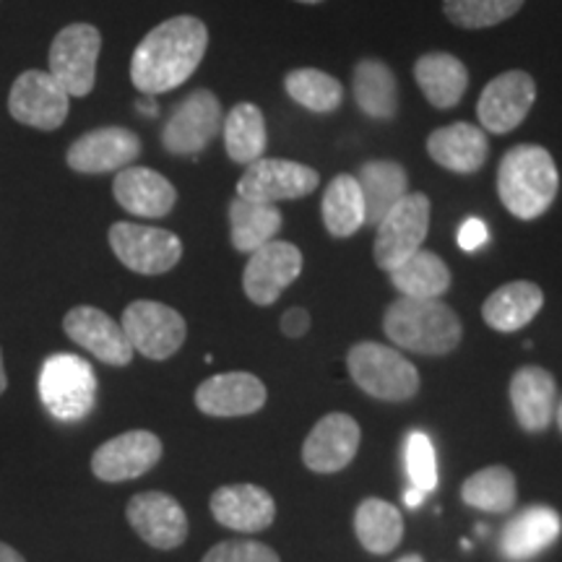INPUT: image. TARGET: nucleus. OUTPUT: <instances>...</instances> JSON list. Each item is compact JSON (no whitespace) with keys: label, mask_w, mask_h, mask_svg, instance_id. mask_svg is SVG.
Instances as JSON below:
<instances>
[{"label":"nucleus","mask_w":562,"mask_h":562,"mask_svg":"<svg viewBox=\"0 0 562 562\" xmlns=\"http://www.w3.org/2000/svg\"><path fill=\"white\" fill-rule=\"evenodd\" d=\"M209 30L195 16H172L138 42L131 58V81L140 94L157 97L186 83L199 70Z\"/></svg>","instance_id":"obj_1"},{"label":"nucleus","mask_w":562,"mask_h":562,"mask_svg":"<svg viewBox=\"0 0 562 562\" xmlns=\"http://www.w3.org/2000/svg\"><path fill=\"white\" fill-rule=\"evenodd\" d=\"M560 191L552 154L539 144H518L503 154L497 167V195L516 220H539Z\"/></svg>","instance_id":"obj_2"},{"label":"nucleus","mask_w":562,"mask_h":562,"mask_svg":"<svg viewBox=\"0 0 562 562\" xmlns=\"http://www.w3.org/2000/svg\"><path fill=\"white\" fill-rule=\"evenodd\" d=\"M383 331L398 349L451 355L461 341V321L442 300L398 297L383 315Z\"/></svg>","instance_id":"obj_3"},{"label":"nucleus","mask_w":562,"mask_h":562,"mask_svg":"<svg viewBox=\"0 0 562 562\" xmlns=\"http://www.w3.org/2000/svg\"><path fill=\"white\" fill-rule=\"evenodd\" d=\"M42 406L58 422H81L97 402L94 368L79 355H50L40 368Z\"/></svg>","instance_id":"obj_4"},{"label":"nucleus","mask_w":562,"mask_h":562,"mask_svg":"<svg viewBox=\"0 0 562 562\" xmlns=\"http://www.w3.org/2000/svg\"><path fill=\"white\" fill-rule=\"evenodd\" d=\"M351 381L381 402H406L419 391V372L402 351L378 341H362L347 357Z\"/></svg>","instance_id":"obj_5"},{"label":"nucleus","mask_w":562,"mask_h":562,"mask_svg":"<svg viewBox=\"0 0 562 562\" xmlns=\"http://www.w3.org/2000/svg\"><path fill=\"white\" fill-rule=\"evenodd\" d=\"M430 229V199L425 193H406L375 227V263L393 271L398 263L422 250Z\"/></svg>","instance_id":"obj_6"},{"label":"nucleus","mask_w":562,"mask_h":562,"mask_svg":"<svg viewBox=\"0 0 562 562\" xmlns=\"http://www.w3.org/2000/svg\"><path fill=\"white\" fill-rule=\"evenodd\" d=\"M110 248L125 269L159 277L172 271L182 258L180 237L170 229L146 227V224L115 222L110 227Z\"/></svg>","instance_id":"obj_7"},{"label":"nucleus","mask_w":562,"mask_h":562,"mask_svg":"<svg viewBox=\"0 0 562 562\" xmlns=\"http://www.w3.org/2000/svg\"><path fill=\"white\" fill-rule=\"evenodd\" d=\"M222 102L214 91L195 89L182 100L161 128V146L175 157H195L220 136Z\"/></svg>","instance_id":"obj_8"},{"label":"nucleus","mask_w":562,"mask_h":562,"mask_svg":"<svg viewBox=\"0 0 562 562\" xmlns=\"http://www.w3.org/2000/svg\"><path fill=\"white\" fill-rule=\"evenodd\" d=\"M102 34L91 24H68L50 45V74L68 97H87L97 83Z\"/></svg>","instance_id":"obj_9"},{"label":"nucleus","mask_w":562,"mask_h":562,"mask_svg":"<svg viewBox=\"0 0 562 562\" xmlns=\"http://www.w3.org/2000/svg\"><path fill=\"white\" fill-rule=\"evenodd\" d=\"M123 331L133 351L149 360H167L186 344V318L170 305L151 300H136L123 311Z\"/></svg>","instance_id":"obj_10"},{"label":"nucleus","mask_w":562,"mask_h":562,"mask_svg":"<svg viewBox=\"0 0 562 562\" xmlns=\"http://www.w3.org/2000/svg\"><path fill=\"white\" fill-rule=\"evenodd\" d=\"M70 97L55 81L50 70H24L13 81L9 94V112L21 125L37 131H58L68 117Z\"/></svg>","instance_id":"obj_11"},{"label":"nucleus","mask_w":562,"mask_h":562,"mask_svg":"<svg viewBox=\"0 0 562 562\" xmlns=\"http://www.w3.org/2000/svg\"><path fill=\"white\" fill-rule=\"evenodd\" d=\"M318 182L321 178L313 167L290 159L261 157L243 172L240 182H237V195L245 201L277 206L279 201L305 199L318 188Z\"/></svg>","instance_id":"obj_12"},{"label":"nucleus","mask_w":562,"mask_h":562,"mask_svg":"<svg viewBox=\"0 0 562 562\" xmlns=\"http://www.w3.org/2000/svg\"><path fill=\"white\" fill-rule=\"evenodd\" d=\"M537 102V81L526 70H505L484 87L476 102L480 128L495 136L516 131Z\"/></svg>","instance_id":"obj_13"},{"label":"nucleus","mask_w":562,"mask_h":562,"mask_svg":"<svg viewBox=\"0 0 562 562\" xmlns=\"http://www.w3.org/2000/svg\"><path fill=\"white\" fill-rule=\"evenodd\" d=\"M140 157V138L123 125H104L83 133L68 146L66 165L81 175H104L131 167Z\"/></svg>","instance_id":"obj_14"},{"label":"nucleus","mask_w":562,"mask_h":562,"mask_svg":"<svg viewBox=\"0 0 562 562\" xmlns=\"http://www.w3.org/2000/svg\"><path fill=\"white\" fill-rule=\"evenodd\" d=\"M302 273V252L297 245L271 240L263 248L250 252V261L243 273V290L256 305H273L281 292L297 281Z\"/></svg>","instance_id":"obj_15"},{"label":"nucleus","mask_w":562,"mask_h":562,"mask_svg":"<svg viewBox=\"0 0 562 562\" xmlns=\"http://www.w3.org/2000/svg\"><path fill=\"white\" fill-rule=\"evenodd\" d=\"M161 459V440L154 432L131 430L102 442L91 456V472L102 482H128L151 472Z\"/></svg>","instance_id":"obj_16"},{"label":"nucleus","mask_w":562,"mask_h":562,"mask_svg":"<svg viewBox=\"0 0 562 562\" xmlns=\"http://www.w3.org/2000/svg\"><path fill=\"white\" fill-rule=\"evenodd\" d=\"M63 328H66L68 339L79 344L81 349L91 351L97 360L112 368H125L133 360V347L125 336L121 323H115L108 313L100 307L79 305L68 311L63 318Z\"/></svg>","instance_id":"obj_17"},{"label":"nucleus","mask_w":562,"mask_h":562,"mask_svg":"<svg viewBox=\"0 0 562 562\" xmlns=\"http://www.w3.org/2000/svg\"><path fill=\"white\" fill-rule=\"evenodd\" d=\"M128 521L146 544L175 550L188 537V516L182 505L165 492H140L128 503Z\"/></svg>","instance_id":"obj_18"},{"label":"nucleus","mask_w":562,"mask_h":562,"mask_svg":"<svg viewBox=\"0 0 562 562\" xmlns=\"http://www.w3.org/2000/svg\"><path fill=\"white\" fill-rule=\"evenodd\" d=\"M360 448V425L349 414H326L302 446V461L318 474H334L349 467Z\"/></svg>","instance_id":"obj_19"},{"label":"nucleus","mask_w":562,"mask_h":562,"mask_svg":"<svg viewBox=\"0 0 562 562\" xmlns=\"http://www.w3.org/2000/svg\"><path fill=\"white\" fill-rule=\"evenodd\" d=\"M115 201L140 220H161L178 203V191L165 175L149 167H125L112 182Z\"/></svg>","instance_id":"obj_20"},{"label":"nucleus","mask_w":562,"mask_h":562,"mask_svg":"<svg viewBox=\"0 0 562 562\" xmlns=\"http://www.w3.org/2000/svg\"><path fill=\"white\" fill-rule=\"evenodd\" d=\"M266 404V385L250 372H222L195 391V406L209 417H245Z\"/></svg>","instance_id":"obj_21"},{"label":"nucleus","mask_w":562,"mask_h":562,"mask_svg":"<svg viewBox=\"0 0 562 562\" xmlns=\"http://www.w3.org/2000/svg\"><path fill=\"white\" fill-rule=\"evenodd\" d=\"M211 513L224 529L256 533L277 518V503L258 484H227L211 495Z\"/></svg>","instance_id":"obj_22"},{"label":"nucleus","mask_w":562,"mask_h":562,"mask_svg":"<svg viewBox=\"0 0 562 562\" xmlns=\"http://www.w3.org/2000/svg\"><path fill=\"white\" fill-rule=\"evenodd\" d=\"M427 154L442 170L474 175L482 170L490 157V140L480 125L461 121L432 131L427 138Z\"/></svg>","instance_id":"obj_23"},{"label":"nucleus","mask_w":562,"mask_h":562,"mask_svg":"<svg viewBox=\"0 0 562 562\" xmlns=\"http://www.w3.org/2000/svg\"><path fill=\"white\" fill-rule=\"evenodd\" d=\"M560 513L550 505H529L513 516L501 533V554L510 562H526L558 542Z\"/></svg>","instance_id":"obj_24"},{"label":"nucleus","mask_w":562,"mask_h":562,"mask_svg":"<svg viewBox=\"0 0 562 562\" xmlns=\"http://www.w3.org/2000/svg\"><path fill=\"white\" fill-rule=\"evenodd\" d=\"M510 404L526 432H544L558 409V383L552 372L526 364L510 381Z\"/></svg>","instance_id":"obj_25"},{"label":"nucleus","mask_w":562,"mask_h":562,"mask_svg":"<svg viewBox=\"0 0 562 562\" xmlns=\"http://www.w3.org/2000/svg\"><path fill=\"white\" fill-rule=\"evenodd\" d=\"M542 286L533 284V281H510V284H503L501 290L490 294L482 307V318L492 331L513 334L529 326L542 311Z\"/></svg>","instance_id":"obj_26"},{"label":"nucleus","mask_w":562,"mask_h":562,"mask_svg":"<svg viewBox=\"0 0 562 562\" xmlns=\"http://www.w3.org/2000/svg\"><path fill=\"white\" fill-rule=\"evenodd\" d=\"M414 81L435 110H451L469 89V70L451 53H427L414 63Z\"/></svg>","instance_id":"obj_27"},{"label":"nucleus","mask_w":562,"mask_h":562,"mask_svg":"<svg viewBox=\"0 0 562 562\" xmlns=\"http://www.w3.org/2000/svg\"><path fill=\"white\" fill-rule=\"evenodd\" d=\"M355 178L360 182L364 199V224H370V227H378V222L409 193L406 170L398 161L391 159L364 161Z\"/></svg>","instance_id":"obj_28"},{"label":"nucleus","mask_w":562,"mask_h":562,"mask_svg":"<svg viewBox=\"0 0 562 562\" xmlns=\"http://www.w3.org/2000/svg\"><path fill=\"white\" fill-rule=\"evenodd\" d=\"M355 102L372 121H393L398 112V83L383 60L364 58L351 74Z\"/></svg>","instance_id":"obj_29"},{"label":"nucleus","mask_w":562,"mask_h":562,"mask_svg":"<svg viewBox=\"0 0 562 562\" xmlns=\"http://www.w3.org/2000/svg\"><path fill=\"white\" fill-rule=\"evenodd\" d=\"M224 149L227 157L237 165H252L266 154L269 146V131H266V117L261 108L252 102H240L229 110L222 123Z\"/></svg>","instance_id":"obj_30"},{"label":"nucleus","mask_w":562,"mask_h":562,"mask_svg":"<svg viewBox=\"0 0 562 562\" xmlns=\"http://www.w3.org/2000/svg\"><path fill=\"white\" fill-rule=\"evenodd\" d=\"M281 229V211L273 203L245 201L235 195L229 203V237L235 250L256 252L266 243L277 240Z\"/></svg>","instance_id":"obj_31"},{"label":"nucleus","mask_w":562,"mask_h":562,"mask_svg":"<svg viewBox=\"0 0 562 562\" xmlns=\"http://www.w3.org/2000/svg\"><path fill=\"white\" fill-rule=\"evenodd\" d=\"M389 273L402 297L440 300L451 286V271L442 263V258L430 250H417Z\"/></svg>","instance_id":"obj_32"},{"label":"nucleus","mask_w":562,"mask_h":562,"mask_svg":"<svg viewBox=\"0 0 562 562\" xmlns=\"http://www.w3.org/2000/svg\"><path fill=\"white\" fill-rule=\"evenodd\" d=\"M355 531L364 550L372 554H389L404 537L402 510L389 501L368 497L355 513Z\"/></svg>","instance_id":"obj_33"},{"label":"nucleus","mask_w":562,"mask_h":562,"mask_svg":"<svg viewBox=\"0 0 562 562\" xmlns=\"http://www.w3.org/2000/svg\"><path fill=\"white\" fill-rule=\"evenodd\" d=\"M321 214L334 237H351L364 227V199L355 175H336L323 193Z\"/></svg>","instance_id":"obj_34"},{"label":"nucleus","mask_w":562,"mask_h":562,"mask_svg":"<svg viewBox=\"0 0 562 562\" xmlns=\"http://www.w3.org/2000/svg\"><path fill=\"white\" fill-rule=\"evenodd\" d=\"M284 89L292 102L300 108L315 112V115H328L341 108L344 89L341 81H336L331 74L318 68H297L290 70L284 79Z\"/></svg>","instance_id":"obj_35"},{"label":"nucleus","mask_w":562,"mask_h":562,"mask_svg":"<svg viewBox=\"0 0 562 562\" xmlns=\"http://www.w3.org/2000/svg\"><path fill=\"white\" fill-rule=\"evenodd\" d=\"M463 503L484 513H508L516 505V476L505 467H487L463 482Z\"/></svg>","instance_id":"obj_36"},{"label":"nucleus","mask_w":562,"mask_h":562,"mask_svg":"<svg viewBox=\"0 0 562 562\" xmlns=\"http://www.w3.org/2000/svg\"><path fill=\"white\" fill-rule=\"evenodd\" d=\"M526 0H442V11L459 30H490L524 9Z\"/></svg>","instance_id":"obj_37"},{"label":"nucleus","mask_w":562,"mask_h":562,"mask_svg":"<svg viewBox=\"0 0 562 562\" xmlns=\"http://www.w3.org/2000/svg\"><path fill=\"white\" fill-rule=\"evenodd\" d=\"M404 463L406 474H409V484L419 487L422 492L438 490V459H435V446L422 430L409 432L404 446Z\"/></svg>","instance_id":"obj_38"},{"label":"nucleus","mask_w":562,"mask_h":562,"mask_svg":"<svg viewBox=\"0 0 562 562\" xmlns=\"http://www.w3.org/2000/svg\"><path fill=\"white\" fill-rule=\"evenodd\" d=\"M201 562H281L279 554L261 542H222L206 552Z\"/></svg>","instance_id":"obj_39"},{"label":"nucleus","mask_w":562,"mask_h":562,"mask_svg":"<svg viewBox=\"0 0 562 562\" xmlns=\"http://www.w3.org/2000/svg\"><path fill=\"white\" fill-rule=\"evenodd\" d=\"M487 237H490V232H487V224H484L482 220H476V216H472V220H467L461 224V229H459V245L463 250H476V248H482L484 243H487Z\"/></svg>","instance_id":"obj_40"},{"label":"nucleus","mask_w":562,"mask_h":562,"mask_svg":"<svg viewBox=\"0 0 562 562\" xmlns=\"http://www.w3.org/2000/svg\"><path fill=\"white\" fill-rule=\"evenodd\" d=\"M307 328H311V315H307V311H302V307H292V311L281 315V331L290 336V339L305 336Z\"/></svg>","instance_id":"obj_41"},{"label":"nucleus","mask_w":562,"mask_h":562,"mask_svg":"<svg viewBox=\"0 0 562 562\" xmlns=\"http://www.w3.org/2000/svg\"><path fill=\"white\" fill-rule=\"evenodd\" d=\"M425 497H427V492H422L419 487L409 484V487H406V492H404V505L409 510H414V508H419L422 503H425Z\"/></svg>","instance_id":"obj_42"},{"label":"nucleus","mask_w":562,"mask_h":562,"mask_svg":"<svg viewBox=\"0 0 562 562\" xmlns=\"http://www.w3.org/2000/svg\"><path fill=\"white\" fill-rule=\"evenodd\" d=\"M0 562H26V560L21 558V554L13 550V547L0 542Z\"/></svg>","instance_id":"obj_43"},{"label":"nucleus","mask_w":562,"mask_h":562,"mask_svg":"<svg viewBox=\"0 0 562 562\" xmlns=\"http://www.w3.org/2000/svg\"><path fill=\"white\" fill-rule=\"evenodd\" d=\"M138 110L144 112V115H157V104H154L151 100H144L138 104Z\"/></svg>","instance_id":"obj_44"},{"label":"nucleus","mask_w":562,"mask_h":562,"mask_svg":"<svg viewBox=\"0 0 562 562\" xmlns=\"http://www.w3.org/2000/svg\"><path fill=\"white\" fill-rule=\"evenodd\" d=\"M5 385H9V378H5V368H3V351H0V393L5 391Z\"/></svg>","instance_id":"obj_45"},{"label":"nucleus","mask_w":562,"mask_h":562,"mask_svg":"<svg viewBox=\"0 0 562 562\" xmlns=\"http://www.w3.org/2000/svg\"><path fill=\"white\" fill-rule=\"evenodd\" d=\"M554 419H558V427H560V432H562V398L558 402V409H554Z\"/></svg>","instance_id":"obj_46"},{"label":"nucleus","mask_w":562,"mask_h":562,"mask_svg":"<svg viewBox=\"0 0 562 562\" xmlns=\"http://www.w3.org/2000/svg\"><path fill=\"white\" fill-rule=\"evenodd\" d=\"M396 562H425L419 558V554H406V558H402V560H396Z\"/></svg>","instance_id":"obj_47"},{"label":"nucleus","mask_w":562,"mask_h":562,"mask_svg":"<svg viewBox=\"0 0 562 562\" xmlns=\"http://www.w3.org/2000/svg\"><path fill=\"white\" fill-rule=\"evenodd\" d=\"M297 3H307V5H315V3H323V0H297Z\"/></svg>","instance_id":"obj_48"}]
</instances>
